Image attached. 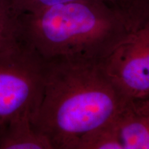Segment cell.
<instances>
[{"mask_svg":"<svg viewBox=\"0 0 149 149\" xmlns=\"http://www.w3.org/2000/svg\"><path fill=\"white\" fill-rule=\"evenodd\" d=\"M46 61L24 42L0 52V129L31 122L42 101Z\"/></svg>","mask_w":149,"mask_h":149,"instance_id":"obj_3","label":"cell"},{"mask_svg":"<svg viewBox=\"0 0 149 149\" xmlns=\"http://www.w3.org/2000/svg\"><path fill=\"white\" fill-rule=\"evenodd\" d=\"M102 61H45L42 99L31 125L53 149H76L115 126L130 105Z\"/></svg>","mask_w":149,"mask_h":149,"instance_id":"obj_1","label":"cell"},{"mask_svg":"<svg viewBox=\"0 0 149 149\" xmlns=\"http://www.w3.org/2000/svg\"><path fill=\"white\" fill-rule=\"evenodd\" d=\"M128 31L85 0L41 9L21 24L23 42L44 61L103 60Z\"/></svg>","mask_w":149,"mask_h":149,"instance_id":"obj_2","label":"cell"},{"mask_svg":"<svg viewBox=\"0 0 149 149\" xmlns=\"http://www.w3.org/2000/svg\"><path fill=\"white\" fill-rule=\"evenodd\" d=\"M76 149H125V148L119 138L115 125L89 137Z\"/></svg>","mask_w":149,"mask_h":149,"instance_id":"obj_7","label":"cell"},{"mask_svg":"<svg viewBox=\"0 0 149 149\" xmlns=\"http://www.w3.org/2000/svg\"><path fill=\"white\" fill-rule=\"evenodd\" d=\"M139 10L143 13L149 16V0H139Z\"/></svg>","mask_w":149,"mask_h":149,"instance_id":"obj_10","label":"cell"},{"mask_svg":"<svg viewBox=\"0 0 149 149\" xmlns=\"http://www.w3.org/2000/svg\"><path fill=\"white\" fill-rule=\"evenodd\" d=\"M22 42L20 24L0 13V52L11 49Z\"/></svg>","mask_w":149,"mask_h":149,"instance_id":"obj_8","label":"cell"},{"mask_svg":"<svg viewBox=\"0 0 149 149\" xmlns=\"http://www.w3.org/2000/svg\"><path fill=\"white\" fill-rule=\"evenodd\" d=\"M0 149H53L27 121L13 123L0 129Z\"/></svg>","mask_w":149,"mask_h":149,"instance_id":"obj_6","label":"cell"},{"mask_svg":"<svg viewBox=\"0 0 149 149\" xmlns=\"http://www.w3.org/2000/svg\"><path fill=\"white\" fill-rule=\"evenodd\" d=\"M102 64L128 103L149 104V22L130 29Z\"/></svg>","mask_w":149,"mask_h":149,"instance_id":"obj_4","label":"cell"},{"mask_svg":"<svg viewBox=\"0 0 149 149\" xmlns=\"http://www.w3.org/2000/svg\"><path fill=\"white\" fill-rule=\"evenodd\" d=\"M115 129L125 149H149V104H130Z\"/></svg>","mask_w":149,"mask_h":149,"instance_id":"obj_5","label":"cell"},{"mask_svg":"<svg viewBox=\"0 0 149 149\" xmlns=\"http://www.w3.org/2000/svg\"><path fill=\"white\" fill-rule=\"evenodd\" d=\"M77 1H82V0H31L33 4L35 6L36 11L47 8V7L53 6Z\"/></svg>","mask_w":149,"mask_h":149,"instance_id":"obj_9","label":"cell"}]
</instances>
